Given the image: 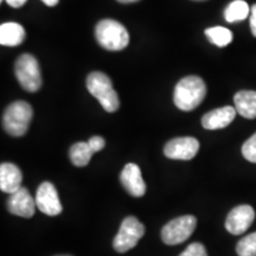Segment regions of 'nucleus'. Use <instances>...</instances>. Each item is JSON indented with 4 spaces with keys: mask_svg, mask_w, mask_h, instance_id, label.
<instances>
[{
    "mask_svg": "<svg viewBox=\"0 0 256 256\" xmlns=\"http://www.w3.org/2000/svg\"><path fill=\"white\" fill-rule=\"evenodd\" d=\"M206 95V82L200 76H186L177 83L174 101L180 110L190 112L197 108Z\"/></svg>",
    "mask_w": 256,
    "mask_h": 256,
    "instance_id": "obj_1",
    "label": "nucleus"
},
{
    "mask_svg": "<svg viewBox=\"0 0 256 256\" xmlns=\"http://www.w3.org/2000/svg\"><path fill=\"white\" fill-rule=\"evenodd\" d=\"M87 89L100 102L106 112L114 113L119 110V96L113 88L110 78L106 74L100 72L89 74L87 78Z\"/></svg>",
    "mask_w": 256,
    "mask_h": 256,
    "instance_id": "obj_2",
    "label": "nucleus"
},
{
    "mask_svg": "<svg viewBox=\"0 0 256 256\" xmlns=\"http://www.w3.org/2000/svg\"><path fill=\"white\" fill-rule=\"evenodd\" d=\"M95 36L102 48L110 51L124 50L130 43V34L126 28L114 19L98 22L95 28Z\"/></svg>",
    "mask_w": 256,
    "mask_h": 256,
    "instance_id": "obj_3",
    "label": "nucleus"
},
{
    "mask_svg": "<svg viewBox=\"0 0 256 256\" xmlns=\"http://www.w3.org/2000/svg\"><path fill=\"white\" fill-rule=\"evenodd\" d=\"M34 116L32 107L25 101H16L6 108L2 115V127L12 136H22L28 132Z\"/></svg>",
    "mask_w": 256,
    "mask_h": 256,
    "instance_id": "obj_4",
    "label": "nucleus"
},
{
    "mask_svg": "<svg viewBox=\"0 0 256 256\" xmlns=\"http://www.w3.org/2000/svg\"><path fill=\"white\" fill-rule=\"evenodd\" d=\"M14 72L22 88L28 92L40 90L42 87V74L36 57L28 54L19 56L14 64Z\"/></svg>",
    "mask_w": 256,
    "mask_h": 256,
    "instance_id": "obj_5",
    "label": "nucleus"
},
{
    "mask_svg": "<svg viewBox=\"0 0 256 256\" xmlns=\"http://www.w3.org/2000/svg\"><path fill=\"white\" fill-rule=\"evenodd\" d=\"M145 234V226L136 217H126L120 230L114 238L113 247L118 252H126L133 249Z\"/></svg>",
    "mask_w": 256,
    "mask_h": 256,
    "instance_id": "obj_6",
    "label": "nucleus"
},
{
    "mask_svg": "<svg viewBox=\"0 0 256 256\" xmlns=\"http://www.w3.org/2000/svg\"><path fill=\"white\" fill-rule=\"evenodd\" d=\"M197 226L194 216L186 215L170 220L162 230V238L165 244L176 246L186 241Z\"/></svg>",
    "mask_w": 256,
    "mask_h": 256,
    "instance_id": "obj_7",
    "label": "nucleus"
},
{
    "mask_svg": "<svg viewBox=\"0 0 256 256\" xmlns=\"http://www.w3.org/2000/svg\"><path fill=\"white\" fill-rule=\"evenodd\" d=\"M200 151V142L192 136L174 138L164 147V154L170 159L191 160Z\"/></svg>",
    "mask_w": 256,
    "mask_h": 256,
    "instance_id": "obj_8",
    "label": "nucleus"
},
{
    "mask_svg": "<svg viewBox=\"0 0 256 256\" xmlns=\"http://www.w3.org/2000/svg\"><path fill=\"white\" fill-rule=\"evenodd\" d=\"M36 206L40 212L48 216H57L62 212V204H60L58 192L55 185L50 182H44L37 188Z\"/></svg>",
    "mask_w": 256,
    "mask_h": 256,
    "instance_id": "obj_9",
    "label": "nucleus"
},
{
    "mask_svg": "<svg viewBox=\"0 0 256 256\" xmlns=\"http://www.w3.org/2000/svg\"><path fill=\"white\" fill-rule=\"evenodd\" d=\"M255 220V211L250 206H238L230 211L226 220V229L232 235H242Z\"/></svg>",
    "mask_w": 256,
    "mask_h": 256,
    "instance_id": "obj_10",
    "label": "nucleus"
},
{
    "mask_svg": "<svg viewBox=\"0 0 256 256\" xmlns=\"http://www.w3.org/2000/svg\"><path fill=\"white\" fill-rule=\"evenodd\" d=\"M36 200L31 196L26 188H20L8 200V210L16 216L31 218L36 211Z\"/></svg>",
    "mask_w": 256,
    "mask_h": 256,
    "instance_id": "obj_11",
    "label": "nucleus"
},
{
    "mask_svg": "<svg viewBox=\"0 0 256 256\" xmlns=\"http://www.w3.org/2000/svg\"><path fill=\"white\" fill-rule=\"evenodd\" d=\"M120 182L128 194L133 197H142L146 192L142 171L136 164L130 162L124 166L120 174Z\"/></svg>",
    "mask_w": 256,
    "mask_h": 256,
    "instance_id": "obj_12",
    "label": "nucleus"
},
{
    "mask_svg": "<svg viewBox=\"0 0 256 256\" xmlns=\"http://www.w3.org/2000/svg\"><path fill=\"white\" fill-rule=\"evenodd\" d=\"M236 114H238L236 108L232 107V106L217 108V110H214L203 115V118H202V126L209 130H220V128L229 126L234 119H235Z\"/></svg>",
    "mask_w": 256,
    "mask_h": 256,
    "instance_id": "obj_13",
    "label": "nucleus"
},
{
    "mask_svg": "<svg viewBox=\"0 0 256 256\" xmlns=\"http://www.w3.org/2000/svg\"><path fill=\"white\" fill-rule=\"evenodd\" d=\"M23 174L17 165L12 162H2L0 165V188L6 194H14L22 188Z\"/></svg>",
    "mask_w": 256,
    "mask_h": 256,
    "instance_id": "obj_14",
    "label": "nucleus"
},
{
    "mask_svg": "<svg viewBox=\"0 0 256 256\" xmlns=\"http://www.w3.org/2000/svg\"><path fill=\"white\" fill-rule=\"evenodd\" d=\"M236 112L246 119L256 118V92L241 90L234 96Z\"/></svg>",
    "mask_w": 256,
    "mask_h": 256,
    "instance_id": "obj_15",
    "label": "nucleus"
},
{
    "mask_svg": "<svg viewBox=\"0 0 256 256\" xmlns=\"http://www.w3.org/2000/svg\"><path fill=\"white\" fill-rule=\"evenodd\" d=\"M25 30L18 23H4L0 26V44L5 46H18L25 40Z\"/></svg>",
    "mask_w": 256,
    "mask_h": 256,
    "instance_id": "obj_16",
    "label": "nucleus"
},
{
    "mask_svg": "<svg viewBox=\"0 0 256 256\" xmlns=\"http://www.w3.org/2000/svg\"><path fill=\"white\" fill-rule=\"evenodd\" d=\"M92 156V151L89 146L88 142H76L70 147L69 151V156L72 162L75 166H78V168H83V166L88 165L89 162H90Z\"/></svg>",
    "mask_w": 256,
    "mask_h": 256,
    "instance_id": "obj_17",
    "label": "nucleus"
},
{
    "mask_svg": "<svg viewBox=\"0 0 256 256\" xmlns=\"http://www.w3.org/2000/svg\"><path fill=\"white\" fill-rule=\"evenodd\" d=\"M249 14H250V8L247 2L243 0H235V2H230L228 8H226L224 17L228 23H236V22L244 20Z\"/></svg>",
    "mask_w": 256,
    "mask_h": 256,
    "instance_id": "obj_18",
    "label": "nucleus"
},
{
    "mask_svg": "<svg viewBox=\"0 0 256 256\" xmlns=\"http://www.w3.org/2000/svg\"><path fill=\"white\" fill-rule=\"evenodd\" d=\"M206 34L211 43L220 48L226 46L232 40V32L223 26H214L206 28Z\"/></svg>",
    "mask_w": 256,
    "mask_h": 256,
    "instance_id": "obj_19",
    "label": "nucleus"
},
{
    "mask_svg": "<svg viewBox=\"0 0 256 256\" xmlns=\"http://www.w3.org/2000/svg\"><path fill=\"white\" fill-rule=\"evenodd\" d=\"M236 252L238 256H256V232L240 240Z\"/></svg>",
    "mask_w": 256,
    "mask_h": 256,
    "instance_id": "obj_20",
    "label": "nucleus"
},
{
    "mask_svg": "<svg viewBox=\"0 0 256 256\" xmlns=\"http://www.w3.org/2000/svg\"><path fill=\"white\" fill-rule=\"evenodd\" d=\"M242 154L248 162H256V133L243 144Z\"/></svg>",
    "mask_w": 256,
    "mask_h": 256,
    "instance_id": "obj_21",
    "label": "nucleus"
},
{
    "mask_svg": "<svg viewBox=\"0 0 256 256\" xmlns=\"http://www.w3.org/2000/svg\"><path fill=\"white\" fill-rule=\"evenodd\" d=\"M179 256H208V252L202 243H192Z\"/></svg>",
    "mask_w": 256,
    "mask_h": 256,
    "instance_id": "obj_22",
    "label": "nucleus"
},
{
    "mask_svg": "<svg viewBox=\"0 0 256 256\" xmlns=\"http://www.w3.org/2000/svg\"><path fill=\"white\" fill-rule=\"evenodd\" d=\"M88 144H89V146H90L92 153L100 152L101 150H104V146H106L104 139L102 136H95L90 138Z\"/></svg>",
    "mask_w": 256,
    "mask_h": 256,
    "instance_id": "obj_23",
    "label": "nucleus"
},
{
    "mask_svg": "<svg viewBox=\"0 0 256 256\" xmlns=\"http://www.w3.org/2000/svg\"><path fill=\"white\" fill-rule=\"evenodd\" d=\"M250 28L252 34L256 37V4L250 8Z\"/></svg>",
    "mask_w": 256,
    "mask_h": 256,
    "instance_id": "obj_24",
    "label": "nucleus"
},
{
    "mask_svg": "<svg viewBox=\"0 0 256 256\" xmlns=\"http://www.w3.org/2000/svg\"><path fill=\"white\" fill-rule=\"evenodd\" d=\"M26 2L28 0H6V2H8L11 8H22V6H23Z\"/></svg>",
    "mask_w": 256,
    "mask_h": 256,
    "instance_id": "obj_25",
    "label": "nucleus"
},
{
    "mask_svg": "<svg viewBox=\"0 0 256 256\" xmlns=\"http://www.w3.org/2000/svg\"><path fill=\"white\" fill-rule=\"evenodd\" d=\"M42 2H43L44 4L48 6H56L57 4H58L60 0H42Z\"/></svg>",
    "mask_w": 256,
    "mask_h": 256,
    "instance_id": "obj_26",
    "label": "nucleus"
},
{
    "mask_svg": "<svg viewBox=\"0 0 256 256\" xmlns=\"http://www.w3.org/2000/svg\"><path fill=\"white\" fill-rule=\"evenodd\" d=\"M118 2H124V4H128V2H139V0H118Z\"/></svg>",
    "mask_w": 256,
    "mask_h": 256,
    "instance_id": "obj_27",
    "label": "nucleus"
},
{
    "mask_svg": "<svg viewBox=\"0 0 256 256\" xmlns=\"http://www.w3.org/2000/svg\"><path fill=\"white\" fill-rule=\"evenodd\" d=\"M57 256H70V255H57Z\"/></svg>",
    "mask_w": 256,
    "mask_h": 256,
    "instance_id": "obj_28",
    "label": "nucleus"
},
{
    "mask_svg": "<svg viewBox=\"0 0 256 256\" xmlns=\"http://www.w3.org/2000/svg\"><path fill=\"white\" fill-rule=\"evenodd\" d=\"M196 2H204V0H196Z\"/></svg>",
    "mask_w": 256,
    "mask_h": 256,
    "instance_id": "obj_29",
    "label": "nucleus"
},
{
    "mask_svg": "<svg viewBox=\"0 0 256 256\" xmlns=\"http://www.w3.org/2000/svg\"><path fill=\"white\" fill-rule=\"evenodd\" d=\"M0 2H2V0H0Z\"/></svg>",
    "mask_w": 256,
    "mask_h": 256,
    "instance_id": "obj_30",
    "label": "nucleus"
}]
</instances>
